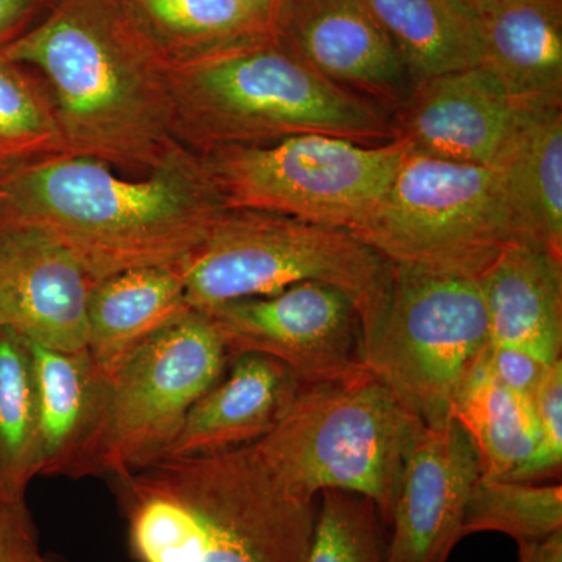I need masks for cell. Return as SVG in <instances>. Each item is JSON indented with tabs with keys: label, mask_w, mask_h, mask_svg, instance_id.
<instances>
[{
	"label": "cell",
	"mask_w": 562,
	"mask_h": 562,
	"mask_svg": "<svg viewBox=\"0 0 562 562\" xmlns=\"http://www.w3.org/2000/svg\"><path fill=\"white\" fill-rule=\"evenodd\" d=\"M225 210L201 155L183 146L138 177L70 154L0 172V225L43 232L94 281L187 260Z\"/></svg>",
	"instance_id": "1"
},
{
	"label": "cell",
	"mask_w": 562,
	"mask_h": 562,
	"mask_svg": "<svg viewBox=\"0 0 562 562\" xmlns=\"http://www.w3.org/2000/svg\"><path fill=\"white\" fill-rule=\"evenodd\" d=\"M0 57L43 79L70 155L144 173L181 147L168 69L116 0H54Z\"/></svg>",
	"instance_id": "2"
},
{
	"label": "cell",
	"mask_w": 562,
	"mask_h": 562,
	"mask_svg": "<svg viewBox=\"0 0 562 562\" xmlns=\"http://www.w3.org/2000/svg\"><path fill=\"white\" fill-rule=\"evenodd\" d=\"M135 562H306L316 502L284 491L254 446L162 458L114 479Z\"/></svg>",
	"instance_id": "3"
},
{
	"label": "cell",
	"mask_w": 562,
	"mask_h": 562,
	"mask_svg": "<svg viewBox=\"0 0 562 562\" xmlns=\"http://www.w3.org/2000/svg\"><path fill=\"white\" fill-rule=\"evenodd\" d=\"M168 79L177 139L199 155L312 133L394 140L390 110L324 79L272 36L168 70Z\"/></svg>",
	"instance_id": "4"
},
{
	"label": "cell",
	"mask_w": 562,
	"mask_h": 562,
	"mask_svg": "<svg viewBox=\"0 0 562 562\" xmlns=\"http://www.w3.org/2000/svg\"><path fill=\"white\" fill-rule=\"evenodd\" d=\"M425 424L368 368L302 386L276 428L251 443L288 494L316 502L322 491L373 502L390 527L403 469Z\"/></svg>",
	"instance_id": "5"
},
{
	"label": "cell",
	"mask_w": 562,
	"mask_h": 562,
	"mask_svg": "<svg viewBox=\"0 0 562 562\" xmlns=\"http://www.w3.org/2000/svg\"><path fill=\"white\" fill-rule=\"evenodd\" d=\"M187 301L209 310L303 281L344 292L360 314L366 357L382 330L392 266L351 233L257 210L227 209L187 260Z\"/></svg>",
	"instance_id": "6"
},
{
	"label": "cell",
	"mask_w": 562,
	"mask_h": 562,
	"mask_svg": "<svg viewBox=\"0 0 562 562\" xmlns=\"http://www.w3.org/2000/svg\"><path fill=\"white\" fill-rule=\"evenodd\" d=\"M351 235L392 268L471 279L517 243L498 166L409 150L382 201Z\"/></svg>",
	"instance_id": "7"
},
{
	"label": "cell",
	"mask_w": 562,
	"mask_h": 562,
	"mask_svg": "<svg viewBox=\"0 0 562 562\" xmlns=\"http://www.w3.org/2000/svg\"><path fill=\"white\" fill-rule=\"evenodd\" d=\"M406 151L398 140L368 146L312 133L221 147L201 158L225 209L268 211L351 233L382 201Z\"/></svg>",
	"instance_id": "8"
},
{
	"label": "cell",
	"mask_w": 562,
	"mask_h": 562,
	"mask_svg": "<svg viewBox=\"0 0 562 562\" xmlns=\"http://www.w3.org/2000/svg\"><path fill=\"white\" fill-rule=\"evenodd\" d=\"M487 344L480 279L392 268L390 306L366 366L425 427H441Z\"/></svg>",
	"instance_id": "9"
},
{
	"label": "cell",
	"mask_w": 562,
	"mask_h": 562,
	"mask_svg": "<svg viewBox=\"0 0 562 562\" xmlns=\"http://www.w3.org/2000/svg\"><path fill=\"white\" fill-rule=\"evenodd\" d=\"M228 353L209 314L191 308L139 347L111 376L101 475L124 479L162 460Z\"/></svg>",
	"instance_id": "10"
},
{
	"label": "cell",
	"mask_w": 562,
	"mask_h": 562,
	"mask_svg": "<svg viewBox=\"0 0 562 562\" xmlns=\"http://www.w3.org/2000/svg\"><path fill=\"white\" fill-rule=\"evenodd\" d=\"M228 357L260 353L283 362L302 386L330 383L366 366L364 328L344 292L303 281L260 297L202 310Z\"/></svg>",
	"instance_id": "11"
},
{
	"label": "cell",
	"mask_w": 562,
	"mask_h": 562,
	"mask_svg": "<svg viewBox=\"0 0 562 562\" xmlns=\"http://www.w3.org/2000/svg\"><path fill=\"white\" fill-rule=\"evenodd\" d=\"M271 36L324 79L394 111L414 88L364 0H281Z\"/></svg>",
	"instance_id": "12"
},
{
	"label": "cell",
	"mask_w": 562,
	"mask_h": 562,
	"mask_svg": "<svg viewBox=\"0 0 562 562\" xmlns=\"http://www.w3.org/2000/svg\"><path fill=\"white\" fill-rule=\"evenodd\" d=\"M524 109L482 68L457 70L414 85L392 111V135L409 151L497 166L512 146Z\"/></svg>",
	"instance_id": "13"
},
{
	"label": "cell",
	"mask_w": 562,
	"mask_h": 562,
	"mask_svg": "<svg viewBox=\"0 0 562 562\" xmlns=\"http://www.w3.org/2000/svg\"><path fill=\"white\" fill-rule=\"evenodd\" d=\"M94 280L43 232L0 225V327L57 351L87 349Z\"/></svg>",
	"instance_id": "14"
},
{
	"label": "cell",
	"mask_w": 562,
	"mask_h": 562,
	"mask_svg": "<svg viewBox=\"0 0 562 562\" xmlns=\"http://www.w3.org/2000/svg\"><path fill=\"white\" fill-rule=\"evenodd\" d=\"M480 476L475 449L457 420L425 427L403 469L386 562H449Z\"/></svg>",
	"instance_id": "15"
},
{
	"label": "cell",
	"mask_w": 562,
	"mask_h": 562,
	"mask_svg": "<svg viewBox=\"0 0 562 562\" xmlns=\"http://www.w3.org/2000/svg\"><path fill=\"white\" fill-rule=\"evenodd\" d=\"M29 346L38 405L41 475H101L110 376L87 349L57 351Z\"/></svg>",
	"instance_id": "16"
},
{
	"label": "cell",
	"mask_w": 562,
	"mask_h": 562,
	"mask_svg": "<svg viewBox=\"0 0 562 562\" xmlns=\"http://www.w3.org/2000/svg\"><path fill=\"white\" fill-rule=\"evenodd\" d=\"M301 390L283 362L260 353L232 355L221 379L191 406L165 458L228 452L258 442L286 416Z\"/></svg>",
	"instance_id": "17"
},
{
	"label": "cell",
	"mask_w": 562,
	"mask_h": 562,
	"mask_svg": "<svg viewBox=\"0 0 562 562\" xmlns=\"http://www.w3.org/2000/svg\"><path fill=\"white\" fill-rule=\"evenodd\" d=\"M476 25L480 66L520 109L562 106V0H501Z\"/></svg>",
	"instance_id": "18"
},
{
	"label": "cell",
	"mask_w": 562,
	"mask_h": 562,
	"mask_svg": "<svg viewBox=\"0 0 562 562\" xmlns=\"http://www.w3.org/2000/svg\"><path fill=\"white\" fill-rule=\"evenodd\" d=\"M490 342L519 347L547 362L561 360L562 261L513 243L480 277Z\"/></svg>",
	"instance_id": "19"
},
{
	"label": "cell",
	"mask_w": 562,
	"mask_h": 562,
	"mask_svg": "<svg viewBox=\"0 0 562 562\" xmlns=\"http://www.w3.org/2000/svg\"><path fill=\"white\" fill-rule=\"evenodd\" d=\"M190 310L183 261L94 281L88 305V353L111 379L139 347Z\"/></svg>",
	"instance_id": "20"
},
{
	"label": "cell",
	"mask_w": 562,
	"mask_h": 562,
	"mask_svg": "<svg viewBox=\"0 0 562 562\" xmlns=\"http://www.w3.org/2000/svg\"><path fill=\"white\" fill-rule=\"evenodd\" d=\"M517 243L562 261V106L524 109L498 161Z\"/></svg>",
	"instance_id": "21"
},
{
	"label": "cell",
	"mask_w": 562,
	"mask_h": 562,
	"mask_svg": "<svg viewBox=\"0 0 562 562\" xmlns=\"http://www.w3.org/2000/svg\"><path fill=\"white\" fill-rule=\"evenodd\" d=\"M168 70L190 68L271 32L238 0H116Z\"/></svg>",
	"instance_id": "22"
},
{
	"label": "cell",
	"mask_w": 562,
	"mask_h": 562,
	"mask_svg": "<svg viewBox=\"0 0 562 562\" xmlns=\"http://www.w3.org/2000/svg\"><path fill=\"white\" fill-rule=\"evenodd\" d=\"M413 83L482 65L479 25L450 0H364Z\"/></svg>",
	"instance_id": "23"
},
{
	"label": "cell",
	"mask_w": 562,
	"mask_h": 562,
	"mask_svg": "<svg viewBox=\"0 0 562 562\" xmlns=\"http://www.w3.org/2000/svg\"><path fill=\"white\" fill-rule=\"evenodd\" d=\"M452 419L471 439L483 479L508 480L538 447L535 403L495 380L483 353L454 398Z\"/></svg>",
	"instance_id": "24"
},
{
	"label": "cell",
	"mask_w": 562,
	"mask_h": 562,
	"mask_svg": "<svg viewBox=\"0 0 562 562\" xmlns=\"http://www.w3.org/2000/svg\"><path fill=\"white\" fill-rule=\"evenodd\" d=\"M41 475L35 373L29 342L0 327V497L27 498Z\"/></svg>",
	"instance_id": "25"
},
{
	"label": "cell",
	"mask_w": 562,
	"mask_h": 562,
	"mask_svg": "<svg viewBox=\"0 0 562 562\" xmlns=\"http://www.w3.org/2000/svg\"><path fill=\"white\" fill-rule=\"evenodd\" d=\"M61 154L68 149L43 79L0 57V172Z\"/></svg>",
	"instance_id": "26"
},
{
	"label": "cell",
	"mask_w": 562,
	"mask_h": 562,
	"mask_svg": "<svg viewBox=\"0 0 562 562\" xmlns=\"http://www.w3.org/2000/svg\"><path fill=\"white\" fill-rule=\"evenodd\" d=\"M562 530V487L483 479L473 484L461 539L475 532H502L514 541L542 539Z\"/></svg>",
	"instance_id": "27"
},
{
	"label": "cell",
	"mask_w": 562,
	"mask_h": 562,
	"mask_svg": "<svg viewBox=\"0 0 562 562\" xmlns=\"http://www.w3.org/2000/svg\"><path fill=\"white\" fill-rule=\"evenodd\" d=\"M306 562H386L387 527L369 498L353 492H321Z\"/></svg>",
	"instance_id": "28"
},
{
	"label": "cell",
	"mask_w": 562,
	"mask_h": 562,
	"mask_svg": "<svg viewBox=\"0 0 562 562\" xmlns=\"http://www.w3.org/2000/svg\"><path fill=\"white\" fill-rule=\"evenodd\" d=\"M539 442L535 452L509 476L512 482L535 483L560 471L562 461V361H554L536 392Z\"/></svg>",
	"instance_id": "29"
},
{
	"label": "cell",
	"mask_w": 562,
	"mask_h": 562,
	"mask_svg": "<svg viewBox=\"0 0 562 562\" xmlns=\"http://www.w3.org/2000/svg\"><path fill=\"white\" fill-rule=\"evenodd\" d=\"M483 360L495 380L531 402L553 364L519 347L495 346L491 342L483 351Z\"/></svg>",
	"instance_id": "30"
},
{
	"label": "cell",
	"mask_w": 562,
	"mask_h": 562,
	"mask_svg": "<svg viewBox=\"0 0 562 562\" xmlns=\"http://www.w3.org/2000/svg\"><path fill=\"white\" fill-rule=\"evenodd\" d=\"M0 562H46L27 498L0 497Z\"/></svg>",
	"instance_id": "31"
},
{
	"label": "cell",
	"mask_w": 562,
	"mask_h": 562,
	"mask_svg": "<svg viewBox=\"0 0 562 562\" xmlns=\"http://www.w3.org/2000/svg\"><path fill=\"white\" fill-rule=\"evenodd\" d=\"M54 0H0V50L31 31Z\"/></svg>",
	"instance_id": "32"
},
{
	"label": "cell",
	"mask_w": 562,
	"mask_h": 562,
	"mask_svg": "<svg viewBox=\"0 0 562 562\" xmlns=\"http://www.w3.org/2000/svg\"><path fill=\"white\" fill-rule=\"evenodd\" d=\"M519 562H562V530L542 539L519 541Z\"/></svg>",
	"instance_id": "33"
},
{
	"label": "cell",
	"mask_w": 562,
	"mask_h": 562,
	"mask_svg": "<svg viewBox=\"0 0 562 562\" xmlns=\"http://www.w3.org/2000/svg\"><path fill=\"white\" fill-rule=\"evenodd\" d=\"M250 13H254L271 32L273 14L279 9L281 0H238Z\"/></svg>",
	"instance_id": "34"
},
{
	"label": "cell",
	"mask_w": 562,
	"mask_h": 562,
	"mask_svg": "<svg viewBox=\"0 0 562 562\" xmlns=\"http://www.w3.org/2000/svg\"><path fill=\"white\" fill-rule=\"evenodd\" d=\"M450 2H453L458 9L464 11L469 18L476 22L487 11L494 9L501 0H450Z\"/></svg>",
	"instance_id": "35"
},
{
	"label": "cell",
	"mask_w": 562,
	"mask_h": 562,
	"mask_svg": "<svg viewBox=\"0 0 562 562\" xmlns=\"http://www.w3.org/2000/svg\"><path fill=\"white\" fill-rule=\"evenodd\" d=\"M44 560H46V562H69L66 558H63L61 554L57 553H46L44 554Z\"/></svg>",
	"instance_id": "36"
}]
</instances>
